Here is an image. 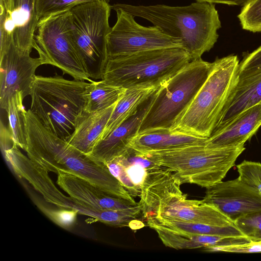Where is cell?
I'll return each instance as SVG.
<instances>
[{
	"label": "cell",
	"mask_w": 261,
	"mask_h": 261,
	"mask_svg": "<svg viewBox=\"0 0 261 261\" xmlns=\"http://www.w3.org/2000/svg\"><path fill=\"white\" fill-rule=\"evenodd\" d=\"M207 138L170 130L138 134L129 144V148L142 154L205 143Z\"/></svg>",
	"instance_id": "22"
},
{
	"label": "cell",
	"mask_w": 261,
	"mask_h": 261,
	"mask_svg": "<svg viewBox=\"0 0 261 261\" xmlns=\"http://www.w3.org/2000/svg\"><path fill=\"white\" fill-rule=\"evenodd\" d=\"M14 0H0V5L3 6L4 7L7 8L13 4Z\"/></svg>",
	"instance_id": "35"
},
{
	"label": "cell",
	"mask_w": 261,
	"mask_h": 261,
	"mask_svg": "<svg viewBox=\"0 0 261 261\" xmlns=\"http://www.w3.org/2000/svg\"><path fill=\"white\" fill-rule=\"evenodd\" d=\"M155 93L146 99L133 114L106 137L100 140L89 155L106 163L125 154L129 149L130 142L138 134Z\"/></svg>",
	"instance_id": "18"
},
{
	"label": "cell",
	"mask_w": 261,
	"mask_h": 261,
	"mask_svg": "<svg viewBox=\"0 0 261 261\" xmlns=\"http://www.w3.org/2000/svg\"><path fill=\"white\" fill-rule=\"evenodd\" d=\"M46 64L40 57L20 52L12 42L0 55V106L6 110L10 98L19 91L24 98L30 95L38 67Z\"/></svg>",
	"instance_id": "15"
},
{
	"label": "cell",
	"mask_w": 261,
	"mask_h": 261,
	"mask_svg": "<svg viewBox=\"0 0 261 261\" xmlns=\"http://www.w3.org/2000/svg\"><path fill=\"white\" fill-rule=\"evenodd\" d=\"M35 39L36 50L46 64L61 69L75 80H93L87 73L74 45L69 10L39 20Z\"/></svg>",
	"instance_id": "11"
},
{
	"label": "cell",
	"mask_w": 261,
	"mask_h": 261,
	"mask_svg": "<svg viewBox=\"0 0 261 261\" xmlns=\"http://www.w3.org/2000/svg\"><path fill=\"white\" fill-rule=\"evenodd\" d=\"M233 223L250 241L261 240V211L240 217Z\"/></svg>",
	"instance_id": "30"
},
{
	"label": "cell",
	"mask_w": 261,
	"mask_h": 261,
	"mask_svg": "<svg viewBox=\"0 0 261 261\" xmlns=\"http://www.w3.org/2000/svg\"><path fill=\"white\" fill-rule=\"evenodd\" d=\"M238 178L261 193V163L244 160L237 165Z\"/></svg>",
	"instance_id": "32"
},
{
	"label": "cell",
	"mask_w": 261,
	"mask_h": 261,
	"mask_svg": "<svg viewBox=\"0 0 261 261\" xmlns=\"http://www.w3.org/2000/svg\"><path fill=\"white\" fill-rule=\"evenodd\" d=\"M199 2H207L213 4H223L228 5L244 6L251 0H195Z\"/></svg>",
	"instance_id": "34"
},
{
	"label": "cell",
	"mask_w": 261,
	"mask_h": 261,
	"mask_svg": "<svg viewBox=\"0 0 261 261\" xmlns=\"http://www.w3.org/2000/svg\"><path fill=\"white\" fill-rule=\"evenodd\" d=\"M245 150L244 145L209 148L203 143L143 155L171 170L181 184H194L207 188L222 180Z\"/></svg>",
	"instance_id": "7"
},
{
	"label": "cell",
	"mask_w": 261,
	"mask_h": 261,
	"mask_svg": "<svg viewBox=\"0 0 261 261\" xmlns=\"http://www.w3.org/2000/svg\"><path fill=\"white\" fill-rule=\"evenodd\" d=\"M27 156L48 172L68 173L110 195L137 202L106 163L85 154L48 130L30 109L25 112Z\"/></svg>",
	"instance_id": "1"
},
{
	"label": "cell",
	"mask_w": 261,
	"mask_h": 261,
	"mask_svg": "<svg viewBox=\"0 0 261 261\" xmlns=\"http://www.w3.org/2000/svg\"><path fill=\"white\" fill-rule=\"evenodd\" d=\"M5 159L13 172L27 180L47 202L58 208L73 210L78 214L115 227H129L137 220V215L127 211L95 208L62 193L56 186L48 172L24 155L17 147L8 150Z\"/></svg>",
	"instance_id": "10"
},
{
	"label": "cell",
	"mask_w": 261,
	"mask_h": 261,
	"mask_svg": "<svg viewBox=\"0 0 261 261\" xmlns=\"http://www.w3.org/2000/svg\"><path fill=\"white\" fill-rule=\"evenodd\" d=\"M261 126V102L245 110L227 125L213 133L205 141L209 148L243 146Z\"/></svg>",
	"instance_id": "19"
},
{
	"label": "cell",
	"mask_w": 261,
	"mask_h": 261,
	"mask_svg": "<svg viewBox=\"0 0 261 261\" xmlns=\"http://www.w3.org/2000/svg\"><path fill=\"white\" fill-rule=\"evenodd\" d=\"M0 54L13 42L23 54H30L39 19L36 0H14L8 8L0 5Z\"/></svg>",
	"instance_id": "14"
},
{
	"label": "cell",
	"mask_w": 261,
	"mask_h": 261,
	"mask_svg": "<svg viewBox=\"0 0 261 261\" xmlns=\"http://www.w3.org/2000/svg\"><path fill=\"white\" fill-rule=\"evenodd\" d=\"M126 89L110 85L103 80L89 82L85 92L84 110L93 113L116 104Z\"/></svg>",
	"instance_id": "26"
},
{
	"label": "cell",
	"mask_w": 261,
	"mask_h": 261,
	"mask_svg": "<svg viewBox=\"0 0 261 261\" xmlns=\"http://www.w3.org/2000/svg\"><path fill=\"white\" fill-rule=\"evenodd\" d=\"M114 8L144 18L165 34L179 39L191 61L201 58L213 47L221 27L215 5L207 2H196L186 6L115 4L112 6Z\"/></svg>",
	"instance_id": "2"
},
{
	"label": "cell",
	"mask_w": 261,
	"mask_h": 261,
	"mask_svg": "<svg viewBox=\"0 0 261 261\" xmlns=\"http://www.w3.org/2000/svg\"><path fill=\"white\" fill-rule=\"evenodd\" d=\"M212 66L213 62L201 58L192 60L163 83L155 93L138 134L169 130L204 84Z\"/></svg>",
	"instance_id": "8"
},
{
	"label": "cell",
	"mask_w": 261,
	"mask_h": 261,
	"mask_svg": "<svg viewBox=\"0 0 261 261\" xmlns=\"http://www.w3.org/2000/svg\"><path fill=\"white\" fill-rule=\"evenodd\" d=\"M23 97L15 92L9 99L6 112L8 119V128L14 143L25 151L27 148L25 112Z\"/></svg>",
	"instance_id": "27"
},
{
	"label": "cell",
	"mask_w": 261,
	"mask_h": 261,
	"mask_svg": "<svg viewBox=\"0 0 261 261\" xmlns=\"http://www.w3.org/2000/svg\"><path fill=\"white\" fill-rule=\"evenodd\" d=\"M191 61L189 54L180 47L108 58L101 80L124 89L160 87Z\"/></svg>",
	"instance_id": "6"
},
{
	"label": "cell",
	"mask_w": 261,
	"mask_h": 261,
	"mask_svg": "<svg viewBox=\"0 0 261 261\" xmlns=\"http://www.w3.org/2000/svg\"><path fill=\"white\" fill-rule=\"evenodd\" d=\"M110 172L134 197H140L148 170L141 164L129 162L121 155L106 163Z\"/></svg>",
	"instance_id": "24"
},
{
	"label": "cell",
	"mask_w": 261,
	"mask_h": 261,
	"mask_svg": "<svg viewBox=\"0 0 261 261\" xmlns=\"http://www.w3.org/2000/svg\"><path fill=\"white\" fill-rule=\"evenodd\" d=\"M238 17L244 30L260 32L261 0L250 1L243 7Z\"/></svg>",
	"instance_id": "29"
},
{
	"label": "cell",
	"mask_w": 261,
	"mask_h": 261,
	"mask_svg": "<svg viewBox=\"0 0 261 261\" xmlns=\"http://www.w3.org/2000/svg\"><path fill=\"white\" fill-rule=\"evenodd\" d=\"M89 83L52 76L36 75L30 94V110L50 132L66 140L84 110L85 92Z\"/></svg>",
	"instance_id": "5"
},
{
	"label": "cell",
	"mask_w": 261,
	"mask_h": 261,
	"mask_svg": "<svg viewBox=\"0 0 261 261\" xmlns=\"http://www.w3.org/2000/svg\"><path fill=\"white\" fill-rule=\"evenodd\" d=\"M169 169L160 166L147 172L141 188L139 203L143 219L167 220L226 226L234 224L214 206L190 200Z\"/></svg>",
	"instance_id": "3"
},
{
	"label": "cell",
	"mask_w": 261,
	"mask_h": 261,
	"mask_svg": "<svg viewBox=\"0 0 261 261\" xmlns=\"http://www.w3.org/2000/svg\"><path fill=\"white\" fill-rule=\"evenodd\" d=\"M117 20L108 36V58L142 51L172 47L182 48L181 40L164 33L156 26L144 27L132 14L118 8Z\"/></svg>",
	"instance_id": "12"
},
{
	"label": "cell",
	"mask_w": 261,
	"mask_h": 261,
	"mask_svg": "<svg viewBox=\"0 0 261 261\" xmlns=\"http://www.w3.org/2000/svg\"><path fill=\"white\" fill-rule=\"evenodd\" d=\"M261 102V45L239 62L234 87L213 133L227 125L245 110ZM212 133V134H213Z\"/></svg>",
	"instance_id": "13"
},
{
	"label": "cell",
	"mask_w": 261,
	"mask_h": 261,
	"mask_svg": "<svg viewBox=\"0 0 261 261\" xmlns=\"http://www.w3.org/2000/svg\"><path fill=\"white\" fill-rule=\"evenodd\" d=\"M209 252H224L231 253L261 252V240L242 244L216 246L205 250Z\"/></svg>",
	"instance_id": "33"
},
{
	"label": "cell",
	"mask_w": 261,
	"mask_h": 261,
	"mask_svg": "<svg viewBox=\"0 0 261 261\" xmlns=\"http://www.w3.org/2000/svg\"><path fill=\"white\" fill-rule=\"evenodd\" d=\"M159 87L126 89L115 106L104 129L101 139L106 137L133 114Z\"/></svg>",
	"instance_id": "23"
},
{
	"label": "cell",
	"mask_w": 261,
	"mask_h": 261,
	"mask_svg": "<svg viewBox=\"0 0 261 261\" xmlns=\"http://www.w3.org/2000/svg\"><path fill=\"white\" fill-rule=\"evenodd\" d=\"M57 184L70 196L95 208L123 211L137 215L141 213L139 202L115 197L77 176L63 172L58 174Z\"/></svg>",
	"instance_id": "17"
},
{
	"label": "cell",
	"mask_w": 261,
	"mask_h": 261,
	"mask_svg": "<svg viewBox=\"0 0 261 261\" xmlns=\"http://www.w3.org/2000/svg\"><path fill=\"white\" fill-rule=\"evenodd\" d=\"M36 204L50 220L64 229H70L76 222L78 213L74 210L62 208H48L37 200Z\"/></svg>",
	"instance_id": "31"
},
{
	"label": "cell",
	"mask_w": 261,
	"mask_h": 261,
	"mask_svg": "<svg viewBox=\"0 0 261 261\" xmlns=\"http://www.w3.org/2000/svg\"><path fill=\"white\" fill-rule=\"evenodd\" d=\"M111 9L109 1L97 0L79 4L69 10L72 39L90 79H102L108 58Z\"/></svg>",
	"instance_id": "9"
},
{
	"label": "cell",
	"mask_w": 261,
	"mask_h": 261,
	"mask_svg": "<svg viewBox=\"0 0 261 261\" xmlns=\"http://www.w3.org/2000/svg\"><path fill=\"white\" fill-rule=\"evenodd\" d=\"M162 243L175 249L207 248L227 245L242 244L251 241L246 237H222L200 234L152 226Z\"/></svg>",
	"instance_id": "21"
},
{
	"label": "cell",
	"mask_w": 261,
	"mask_h": 261,
	"mask_svg": "<svg viewBox=\"0 0 261 261\" xmlns=\"http://www.w3.org/2000/svg\"><path fill=\"white\" fill-rule=\"evenodd\" d=\"M116 103L98 112L89 113L84 110L77 120L74 131L66 139L67 142L81 152L89 155L101 139Z\"/></svg>",
	"instance_id": "20"
},
{
	"label": "cell",
	"mask_w": 261,
	"mask_h": 261,
	"mask_svg": "<svg viewBox=\"0 0 261 261\" xmlns=\"http://www.w3.org/2000/svg\"><path fill=\"white\" fill-rule=\"evenodd\" d=\"M97 0H36V7L39 20L69 10L83 3ZM109 2V0H106Z\"/></svg>",
	"instance_id": "28"
},
{
	"label": "cell",
	"mask_w": 261,
	"mask_h": 261,
	"mask_svg": "<svg viewBox=\"0 0 261 261\" xmlns=\"http://www.w3.org/2000/svg\"><path fill=\"white\" fill-rule=\"evenodd\" d=\"M150 227L159 226L184 232L222 237H245L234 225L219 226L150 218L145 220Z\"/></svg>",
	"instance_id": "25"
},
{
	"label": "cell",
	"mask_w": 261,
	"mask_h": 261,
	"mask_svg": "<svg viewBox=\"0 0 261 261\" xmlns=\"http://www.w3.org/2000/svg\"><path fill=\"white\" fill-rule=\"evenodd\" d=\"M202 201L214 206L233 223L243 216L261 211V193L238 177L207 188Z\"/></svg>",
	"instance_id": "16"
},
{
	"label": "cell",
	"mask_w": 261,
	"mask_h": 261,
	"mask_svg": "<svg viewBox=\"0 0 261 261\" xmlns=\"http://www.w3.org/2000/svg\"><path fill=\"white\" fill-rule=\"evenodd\" d=\"M239 62L236 55L217 58L206 81L169 130L210 137L235 85Z\"/></svg>",
	"instance_id": "4"
}]
</instances>
